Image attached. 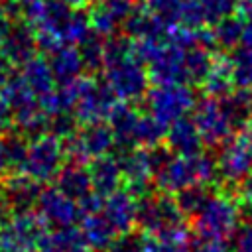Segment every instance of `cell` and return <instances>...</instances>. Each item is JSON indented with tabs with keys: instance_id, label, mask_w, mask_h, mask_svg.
<instances>
[{
	"instance_id": "44",
	"label": "cell",
	"mask_w": 252,
	"mask_h": 252,
	"mask_svg": "<svg viewBox=\"0 0 252 252\" xmlns=\"http://www.w3.org/2000/svg\"><path fill=\"white\" fill-rule=\"evenodd\" d=\"M240 43L252 47V14L246 16V20L242 22V37H240Z\"/></svg>"
},
{
	"instance_id": "17",
	"label": "cell",
	"mask_w": 252,
	"mask_h": 252,
	"mask_svg": "<svg viewBox=\"0 0 252 252\" xmlns=\"http://www.w3.org/2000/svg\"><path fill=\"white\" fill-rule=\"evenodd\" d=\"M41 187L35 179L28 177L22 171H12L4 177L2 185H0V193L6 199L8 207L12 209V213L16 211H28L35 205L37 195H39Z\"/></svg>"
},
{
	"instance_id": "14",
	"label": "cell",
	"mask_w": 252,
	"mask_h": 252,
	"mask_svg": "<svg viewBox=\"0 0 252 252\" xmlns=\"http://www.w3.org/2000/svg\"><path fill=\"white\" fill-rule=\"evenodd\" d=\"M100 211L118 236L134 230L138 224V197H134L128 189H116L114 193L106 195Z\"/></svg>"
},
{
	"instance_id": "23",
	"label": "cell",
	"mask_w": 252,
	"mask_h": 252,
	"mask_svg": "<svg viewBox=\"0 0 252 252\" xmlns=\"http://www.w3.org/2000/svg\"><path fill=\"white\" fill-rule=\"evenodd\" d=\"M81 234L87 242L89 248L100 252V250H108V246L116 240V230L110 226V222L106 220V217L102 215V211L96 213H89V215H81Z\"/></svg>"
},
{
	"instance_id": "38",
	"label": "cell",
	"mask_w": 252,
	"mask_h": 252,
	"mask_svg": "<svg viewBox=\"0 0 252 252\" xmlns=\"http://www.w3.org/2000/svg\"><path fill=\"white\" fill-rule=\"evenodd\" d=\"M201 8L207 24H217L222 18H228L236 12L238 0H201Z\"/></svg>"
},
{
	"instance_id": "42",
	"label": "cell",
	"mask_w": 252,
	"mask_h": 252,
	"mask_svg": "<svg viewBox=\"0 0 252 252\" xmlns=\"http://www.w3.org/2000/svg\"><path fill=\"white\" fill-rule=\"evenodd\" d=\"M191 252H230V250L220 240H203V244H199L195 250L191 248Z\"/></svg>"
},
{
	"instance_id": "24",
	"label": "cell",
	"mask_w": 252,
	"mask_h": 252,
	"mask_svg": "<svg viewBox=\"0 0 252 252\" xmlns=\"http://www.w3.org/2000/svg\"><path fill=\"white\" fill-rule=\"evenodd\" d=\"M47 63H49V67H51V73H53V77H55V83L73 81V79H77V77L81 75V71L85 69L79 47H77V45H69V43H63V45H59L55 51H51Z\"/></svg>"
},
{
	"instance_id": "3",
	"label": "cell",
	"mask_w": 252,
	"mask_h": 252,
	"mask_svg": "<svg viewBox=\"0 0 252 252\" xmlns=\"http://www.w3.org/2000/svg\"><path fill=\"white\" fill-rule=\"evenodd\" d=\"M167 158H169V152L159 146L156 148L134 146L124 150V156L118 161L122 169V181H126L128 191L134 197L148 195L152 189L156 171Z\"/></svg>"
},
{
	"instance_id": "8",
	"label": "cell",
	"mask_w": 252,
	"mask_h": 252,
	"mask_svg": "<svg viewBox=\"0 0 252 252\" xmlns=\"http://www.w3.org/2000/svg\"><path fill=\"white\" fill-rule=\"evenodd\" d=\"M217 171L226 183H240L252 173V122L242 126L224 144H220Z\"/></svg>"
},
{
	"instance_id": "35",
	"label": "cell",
	"mask_w": 252,
	"mask_h": 252,
	"mask_svg": "<svg viewBox=\"0 0 252 252\" xmlns=\"http://www.w3.org/2000/svg\"><path fill=\"white\" fill-rule=\"evenodd\" d=\"M165 138V126L159 124L156 118L142 116L138 120V128H136V146L142 148H156L161 144V140Z\"/></svg>"
},
{
	"instance_id": "10",
	"label": "cell",
	"mask_w": 252,
	"mask_h": 252,
	"mask_svg": "<svg viewBox=\"0 0 252 252\" xmlns=\"http://www.w3.org/2000/svg\"><path fill=\"white\" fill-rule=\"evenodd\" d=\"M193 122L201 134L203 144H207V146H220L234 132V126H232L220 98L209 96V94L205 98H201L199 102H195Z\"/></svg>"
},
{
	"instance_id": "29",
	"label": "cell",
	"mask_w": 252,
	"mask_h": 252,
	"mask_svg": "<svg viewBox=\"0 0 252 252\" xmlns=\"http://www.w3.org/2000/svg\"><path fill=\"white\" fill-rule=\"evenodd\" d=\"M220 102L234 128H242L252 122V89H230L224 96H220Z\"/></svg>"
},
{
	"instance_id": "15",
	"label": "cell",
	"mask_w": 252,
	"mask_h": 252,
	"mask_svg": "<svg viewBox=\"0 0 252 252\" xmlns=\"http://www.w3.org/2000/svg\"><path fill=\"white\" fill-rule=\"evenodd\" d=\"M132 12L134 0H98L89 14L91 30L102 37H110Z\"/></svg>"
},
{
	"instance_id": "27",
	"label": "cell",
	"mask_w": 252,
	"mask_h": 252,
	"mask_svg": "<svg viewBox=\"0 0 252 252\" xmlns=\"http://www.w3.org/2000/svg\"><path fill=\"white\" fill-rule=\"evenodd\" d=\"M122 26L126 30V35L132 37L134 41L159 39L165 35V30H167V26L158 16H154L150 10H136V8Z\"/></svg>"
},
{
	"instance_id": "32",
	"label": "cell",
	"mask_w": 252,
	"mask_h": 252,
	"mask_svg": "<svg viewBox=\"0 0 252 252\" xmlns=\"http://www.w3.org/2000/svg\"><path fill=\"white\" fill-rule=\"evenodd\" d=\"M213 61V53L205 45H197L185 51V75L187 83H199L209 71V65Z\"/></svg>"
},
{
	"instance_id": "45",
	"label": "cell",
	"mask_w": 252,
	"mask_h": 252,
	"mask_svg": "<svg viewBox=\"0 0 252 252\" xmlns=\"http://www.w3.org/2000/svg\"><path fill=\"white\" fill-rule=\"evenodd\" d=\"M244 18L252 14V0H238V8H236Z\"/></svg>"
},
{
	"instance_id": "5",
	"label": "cell",
	"mask_w": 252,
	"mask_h": 252,
	"mask_svg": "<svg viewBox=\"0 0 252 252\" xmlns=\"http://www.w3.org/2000/svg\"><path fill=\"white\" fill-rule=\"evenodd\" d=\"M195 102H197L195 93L187 83L156 85L154 89L146 91L148 114L165 128L177 118L187 116L193 110Z\"/></svg>"
},
{
	"instance_id": "47",
	"label": "cell",
	"mask_w": 252,
	"mask_h": 252,
	"mask_svg": "<svg viewBox=\"0 0 252 252\" xmlns=\"http://www.w3.org/2000/svg\"><path fill=\"white\" fill-rule=\"evenodd\" d=\"M134 2H136V0H134Z\"/></svg>"
},
{
	"instance_id": "26",
	"label": "cell",
	"mask_w": 252,
	"mask_h": 252,
	"mask_svg": "<svg viewBox=\"0 0 252 252\" xmlns=\"http://www.w3.org/2000/svg\"><path fill=\"white\" fill-rule=\"evenodd\" d=\"M20 77L24 79V83L33 91V94L37 98L45 96L47 93H51L55 89V77L51 73V67L47 63V59L33 55L30 57L20 71Z\"/></svg>"
},
{
	"instance_id": "25",
	"label": "cell",
	"mask_w": 252,
	"mask_h": 252,
	"mask_svg": "<svg viewBox=\"0 0 252 252\" xmlns=\"http://www.w3.org/2000/svg\"><path fill=\"white\" fill-rule=\"evenodd\" d=\"M87 242L79 228L63 226L49 230L39 238L35 250L37 252H87Z\"/></svg>"
},
{
	"instance_id": "18",
	"label": "cell",
	"mask_w": 252,
	"mask_h": 252,
	"mask_svg": "<svg viewBox=\"0 0 252 252\" xmlns=\"http://www.w3.org/2000/svg\"><path fill=\"white\" fill-rule=\"evenodd\" d=\"M144 252H191L193 238L189 228L179 222L158 232H144Z\"/></svg>"
},
{
	"instance_id": "33",
	"label": "cell",
	"mask_w": 252,
	"mask_h": 252,
	"mask_svg": "<svg viewBox=\"0 0 252 252\" xmlns=\"http://www.w3.org/2000/svg\"><path fill=\"white\" fill-rule=\"evenodd\" d=\"M91 22H89V14L81 12V10H73L63 26V32H61V39L63 43H69V45H79L89 33H91Z\"/></svg>"
},
{
	"instance_id": "34",
	"label": "cell",
	"mask_w": 252,
	"mask_h": 252,
	"mask_svg": "<svg viewBox=\"0 0 252 252\" xmlns=\"http://www.w3.org/2000/svg\"><path fill=\"white\" fill-rule=\"evenodd\" d=\"M209 197L207 185H189L175 193V205L183 217H193Z\"/></svg>"
},
{
	"instance_id": "31",
	"label": "cell",
	"mask_w": 252,
	"mask_h": 252,
	"mask_svg": "<svg viewBox=\"0 0 252 252\" xmlns=\"http://www.w3.org/2000/svg\"><path fill=\"white\" fill-rule=\"evenodd\" d=\"M232 83L242 89H252V47L242 45L234 47L232 55L228 57Z\"/></svg>"
},
{
	"instance_id": "2",
	"label": "cell",
	"mask_w": 252,
	"mask_h": 252,
	"mask_svg": "<svg viewBox=\"0 0 252 252\" xmlns=\"http://www.w3.org/2000/svg\"><path fill=\"white\" fill-rule=\"evenodd\" d=\"M191 219L199 238L224 242L240 224V205L226 193H209L207 201Z\"/></svg>"
},
{
	"instance_id": "46",
	"label": "cell",
	"mask_w": 252,
	"mask_h": 252,
	"mask_svg": "<svg viewBox=\"0 0 252 252\" xmlns=\"http://www.w3.org/2000/svg\"><path fill=\"white\" fill-rule=\"evenodd\" d=\"M16 4H20V6H26V4H30V2H35V0H14Z\"/></svg>"
},
{
	"instance_id": "40",
	"label": "cell",
	"mask_w": 252,
	"mask_h": 252,
	"mask_svg": "<svg viewBox=\"0 0 252 252\" xmlns=\"http://www.w3.org/2000/svg\"><path fill=\"white\" fill-rule=\"evenodd\" d=\"M234 236V252H252V220L238 224Z\"/></svg>"
},
{
	"instance_id": "39",
	"label": "cell",
	"mask_w": 252,
	"mask_h": 252,
	"mask_svg": "<svg viewBox=\"0 0 252 252\" xmlns=\"http://www.w3.org/2000/svg\"><path fill=\"white\" fill-rule=\"evenodd\" d=\"M108 252H144V236H138L132 230L120 234L108 246Z\"/></svg>"
},
{
	"instance_id": "37",
	"label": "cell",
	"mask_w": 252,
	"mask_h": 252,
	"mask_svg": "<svg viewBox=\"0 0 252 252\" xmlns=\"http://www.w3.org/2000/svg\"><path fill=\"white\" fill-rule=\"evenodd\" d=\"M183 0H148V10L158 16L167 28L177 26Z\"/></svg>"
},
{
	"instance_id": "36",
	"label": "cell",
	"mask_w": 252,
	"mask_h": 252,
	"mask_svg": "<svg viewBox=\"0 0 252 252\" xmlns=\"http://www.w3.org/2000/svg\"><path fill=\"white\" fill-rule=\"evenodd\" d=\"M81 57H83V65L87 69H100L102 67V59H104V37L91 32L79 45Z\"/></svg>"
},
{
	"instance_id": "20",
	"label": "cell",
	"mask_w": 252,
	"mask_h": 252,
	"mask_svg": "<svg viewBox=\"0 0 252 252\" xmlns=\"http://www.w3.org/2000/svg\"><path fill=\"white\" fill-rule=\"evenodd\" d=\"M163 140L167 142L169 152L179 154V156H189V154L201 152V148H203L201 134H199L193 118H187V116H181L175 122H171L165 128Z\"/></svg>"
},
{
	"instance_id": "41",
	"label": "cell",
	"mask_w": 252,
	"mask_h": 252,
	"mask_svg": "<svg viewBox=\"0 0 252 252\" xmlns=\"http://www.w3.org/2000/svg\"><path fill=\"white\" fill-rule=\"evenodd\" d=\"M12 126V108L6 93V85H0V132H6Z\"/></svg>"
},
{
	"instance_id": "19",
	"label": "cell",
	"mask_w": 252,
	"mask_h": 252,
	"mask_svg": "<svg viewBox=\"0 0 252 252\" xmlns=\"http://www.w3.org/2000/svg\"><path fill=\"white\" fill-rule=\"evenodd\" d=\"M108 126L112 130L114 136V144L120 146L122 150L134 148L136 146V128H138V120H140V112L130 106L128 102H118L114 104V108L108 114Z\"/></svg>"
},
{
	"instance_id": "22",
	"label": "cell",
	"mask_w": 252,
	"mask_h": 252,
	"mask_svg": "<svg viewBox=\"0 0 252 252\" xmlns=\"http://www.w3.org/2000/svg\"><path fill=\"white\" fill-rule=\"evenodd\" d=\"M53 179H55V187L75 201L83 199L87 193L93 191L89 167H85V163L79 161H69L67 165H61V169Z\"/></svg>"
},
{
	"instance_id": "7",
	"label": "cell",
	"mask_w": 252,
	"mask_h": 252,
	"mask_svg": "<svg viewBox=\"0 0 252 252\" xmlns=\"http://www.w3.org/2000/svg\"><path fill=\"white\" fill-rule=\"evenodd\" d=\"M102 69H104V85L112 91V94L118 100L132 102L146 94L150 79L146 65L136 55L106 63Z\"/></svg>"
},
{
	"instance_id": "21",
	"label": "cell",
	"mask_w": 252,
	"mask_h": 252,
	"mask_svg": "<svg viewBox=\"0 0 252 252\" xmlns=\"http://www.w3.org/2000/svg\"><path fill=\"white\" fill-rule=\"evenodd\" d=\"M89 175H91L93 191H96L102 197L120 189V183H122L120 161L110 154H104V156H98V158L91 159Z\"/></svg>"
},
{
	"instance_id": "43",
	"label": "cell",
	"mask_w": 252,
	"mask_h": 252,
	"mask_svg": "<svg viewBox=\"0 0 252 252\" xmlns=\"http://www.w3.org/2000/svg\"><path fill=\"white\" fill-rule=\"evenodd\" d=\"M14 20H16V18L8 16V14L0 8V49H2V43H4L6 33H8V30H10V26H12V22H14Z\"/></svg>"
},
{
	"instance_id": "1",
	"label": "cell",
	"mask_w": 252,
	"mask_h": 252,
	"mask_svg": "<svg viewBox=\"0 0 252 252\" xmlns=\"http://www.w3.org/2000/svg\"><path fill=\"white\" fill-rule=\"evenodd\" d=\"M217 159L209 154L195 152L189 156H169L156 171L154 183L161 193H177L189 185H211L217 179Z\"/></svg>"
},
{
	"instance_id": "12",
	"label": "cell",
	"mask_w": 252,
	"mask_h": 252,
	"mask_svg": "<svg viewBox=\"0 0 252 252\" xmlns=\"http://www.w3.org/2000/svg\"><path fill=\"white\" fill-rule=\"evenodd\" d=\"M183 222V215L167 193L163 195H144L138 201V224L144 232H158L167 226Z\"/></svg>"
},
{
	"instance_id": "28",
	"label": "cell",
	"mask_w": 252,
	"mask_h": 252,
	"mask_svg": "<svg viewBox=\"0 0 252 252\" xmlns=\"http://www.w3.org/2000/svg\"><path fill=\"white\" fill-rule=\"evenodd\" d=\"M205 93L209 96H224L230 89H232V75H230V65H228V57L224 55H213V61L209 65L207 75L201 81Z\"/></svg>"
},
{
	"instance_id": "13",
	"label": "cell",
	"mask_w": 252,
	"mask_h": 252,
	"mask_svg": "<svg viewBox=\"0 0 252 252\" xmlns=\"http://www.w3.org/2000/svg\"><path fill=\"white\" fill-rule=\"evenodd\" d=\"M35 211L43 217L47 226H55V228L75 226V222L81 217L77 201L67 197L55 185L39 191L37 201H35Z\"/></svg>"
},
{
	"instance_id": "4",
	"label": "cell",
	"mask_w": 252,
	"mask_h": 252,
	"mask_svg": "<svg viewBox=\"0 0 252 252\" xmlns=\"http://www.w3.org/2000/svg\"><path fill=\"white\" fill-rule=\"evenodd\" d=\"M63 140L53 136L51 132H41L37 136H32V140L28 142L20 171L35 179L37 183H45L57 175L63 165Z\"/></svg>"
},
{
	"instance_id": "9",
	"label": "cell",
	"mask_w": 252,
	"mask_h": 252,
	"mask_svg": "<svg viewBox=\"0 0 252 252\" xmlns=\"http://www.w3.org/2000/svg\"><path fill=\"white\" fill-rule=\"evenodd\" d=\"M112 146H114V136L110 126L104 122L83 124L81 130H75L63 140L65 158H69V161H79V163H87L98 156L110 154Z\"/></svg>"
},
{
	"instance_id": "11",
	"label": "cell",
	"mask_w": 252,
	"mask_h": 252,
	"mask_svg": "<svg viewBox=\"0 0 252 252\" xmlns=\"http://www.w3.org/2000/svg\"><path fill=\"white\" fill-rule=\"evenodd\" d=\"M116 96L106 85L96 83L91 77H85L83 89L75 100L73 106V116L81 124H91V122H106L110 110L116 104Z\"/></svg>"
},
{
	"instance_id": "6",
	"label": "cell",
	"mask_w": 252,
	"mask_h": 252,
	"mask_svg": "<svg viewBox=\"0 0 252 252\" xmlns=\"http://www.w3.org/2000/svg\"><path fill=\"white\" fill-rule=\"evenodd\" d=\"M47 228L43 217L33 209L12 213L0 226V252H33Z\"/></svg>"
},
{
	"instance_id": "16",
	"label": "cell",
	"mask_w": 252,
	"mask_h": 252,
	"mask_svg": "<svg viewBox=\"0 0 252 252\" xmlns=\"http://www.w3.org/2000/svg\"><path fill=\"white\" fill-rule=\"evenodd\" d=\"M35 49H37V43H35L33 30L26 22L14 20L2 43L0 57L6 59L12 67H18V65L22 67L30 57L35 55Z\"/></svg>"
},
{
	"instance_id": "30",
	"label": "cell",
	"mask_w": 252,
	"mask_h": 252,
	"mask_svg": "<svg viewBox=\"0 0 252 252\" xmlns=\"http://www.w3.org/2000/svg\"><path fill=\"white\" fill-rule=\"evenodd\" d=\"M209 33H211L213 45L220 49H234L238 47L240 37H242V20L236 16L222 18L217 24H213V30Z\"/></svg>"
}]
</instances>
